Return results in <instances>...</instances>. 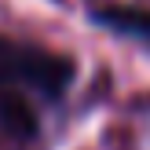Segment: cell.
I'll return each mask as SVG.
<instances>
[{
  "label": "cell",
  "mask_w": 150,
  "mask_h": 150,
  "mask_svg": "<svg viewBox=\"0 0 150 150\" xmlns=\"http://www.w3.org/2000/svg\"><path fill=\"white\" fill-rule=\"evenodd\" d=\"M73 81V55L0 33V136L11 143H33L40 136V110L62 106Z\"/></svg>",
  "instance_id": "obj_1"
},
{
  "label": "cell",
  "mask_w": 150,
  "mask_h": 150,
  "mask_svg": "<svg viewBox=\"0 0 150 150\" xmlns=\"http://www.w3.org/2000/svg\"><path fill=\"white\" fill-rule=\"evenodd\" d=\"M84 18L95 29H106V33L150 51V7L125 4V0H84Z\"/></svg>",
  "instance_id": "obj_2"
}]
</instances>
